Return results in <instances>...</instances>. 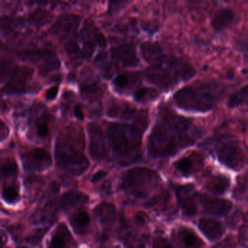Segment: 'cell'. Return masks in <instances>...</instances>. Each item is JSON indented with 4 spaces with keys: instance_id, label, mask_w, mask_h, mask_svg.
Wrapping results in <instances>:
<instances>
[{
    "instance_id": "cell-25",
    "label": "cell",
    "mask_w": 248,
    "mask_h": 248,
    "mask_svg": "<svg viewBox=\"0 0 248 248\" xmlns=\"http://www.w3.org/2000/svg\"><path fill=\"white\" fill-rule=\"evenodd\" d=\"M52 19L50 12L44 8H37L29 15L28 21L34 27L40 28L50 23Z\"/></svg>"
},
{
    "instance_id": "cell-33",
    "label": "cell",
    "mask_w": 248,
    "mask_h": 248,
    "mask_svg": "<svg viewBox=\"0 0 248 248\" xmlns=\"http://www.w3.org/2000/svg\"><path fill=\"white\" fill-rule=\"evenodd\" d=\"M47 231H48V230H46V229H39V230H36L34 233L28 237V243H30L32 246H37L42 241V238H43Z\"/></svg>"
},
{
    "instance_id": "cell-36",
    "label": "cell",
    "mask_w": 248,
    "mask_h": 248,
    "mask_svg": "<svg viewBox=\"0 0 248 248\" xmlns=\"http://www.w3.org/2000/svg\"><path fill=\"white\" fill-rule=\"evenodd\" d=\"M114 84H115L116 88L122 90V89L128 87V84H129V78H128V77H127L125 74H119V75L116 76V78H115Z\"/></svg>"
},
{
    "instance_id": "cell-17",
    "label": "cell",
    "mask_w": 248,
    "mask_h": 248,
    "mask_svg": "<svg viewBox=\"0 0 248 248\" xmlns=\"http://www.w3.org/2000/svg\"><path fill=\"white\" fill-rule=\"evenodd\" d=\"M49 248H77L76 242L66 224H61L57 227L51 238Z\"/></svg>"
},
{
    "instance_id": "cell-41",
    "label": "cell",
    "mask_w": 248,
    "mask_h": 248,
    "mask_svg": "<svg viewBox=\"0 0 248 248\" xmlns=\"http://www.w3.org/2000/svg\"><path fill=\"white\" fill-rule=\"evenodd\" d=\"M94 41L97 45L101 47H105L107 45V42H106V37L104 35L101 33H96L94 36Z\"/></svg>"
},
{
    "instance_id": "cell-26",
    "label": "cell",
    "mask_w": 248,
    "mask_h": 248,
    "mask_svg": "<svg viewBox=\"0 0 248 248\" xmlns=\"http://www.w3.org/2000/svg\"><path fill=\"white\" fill-rule=\"evenodd\" d=\"M135 109L127 103H115L109 107L108 115L111 117L130 119L135 115Z\"/></svg>"
},
{
    "instance_id": "cell-4",
    "label": "cell",
    "mask_w": 248,
    "mask_h": 248,
    "mask_svg": "<svg viewBox=\"0 0 248 248\" xmlns=\"http://www.w3.org/2000/svg\"><path fill=\"white\" fill-rule=\"evenodd\" d=\"M196 74L193 65L176 57L165 56L158 63L145 71L147 81L163 90H168L181 81H187Z\"/></svg>"
},
{
    "instance_id": "cell-1",
    "label": "cell",
    "mask_w": 248,
    "mask_h": 248,
    "mask_svg": "<svg viewBox=\"0 0 248 248\" xmlns=\"http://www.w3.org/2000/svg\"><path fill=\"white\" fill-rule=\"evenodd\" d=\"M192 121L176 114L164 108L150 134L148 150L155 158L170 157L178 152L195 144V139L190 131Z\"/></svg>"
},
{
    "instance_id": "cell-34",
    "label": "cell",
    "mask_w": 248,
    "mask_h": 248,
    "mask_svg": "<svg viewBox=\"0 0 248 248\" xmlns=\"http://www.w3.org/2000/svg\"><path fill=\"white\" fill-rule=\"evenodd\" d=\"M96 43L95 41L88 40L84 44L81 51L82 56L84 58H89L94 53Z\"/></svg>"
},
{
    "instance_id": "cell-29",
    "label": "cell",
    "mask_w": 248,
    "mask_h": 248,
    "mask_svg": "<svg viewBox=\"0 0 248 248\" xmlns=\"http://www.w3.org/2000/svg\"><path fill=\"white\" fill-rule=\"evenodd\" d=\"M248 102V85L245 86L241 90L233 94L228 100L230 108H237Z\"/></svg>"
},
{
    "instance_id": "cell-45",
    "label": "cell",
    "mask_w": 248,
    "mask_h": 248,
    "mask_svg": "<svg viewBox=\"0 0 248 248\" xmlns=\"http://www.w3.org/2000/svg\"><path fill=\"white\" fill-rule=\"evenodd\" d=\"M106 174H107V173H106V172L104 171V170H99V171H98L97 173L93 175L91 179V182L96 183V182H99V181L101 180L103 177H105Z\"/></svg>"
},
{
    "instance_id": "cell-15",
    "label": "cell",
    "mask_w": 248,
    "mask_h": 248,
    "mask_svg": "<svg viewBox=\"0 0 248 248\" xmlns=\"http://www.w3.org/2000/svg\"><path fill=\"white\" fill-rule=\"evenodd\" d=\"M114 59L120 62L125 67H136L138 64L136 49L131 44H124L112 48Z\"/></svg>"
},
{
    "instance_id": "cell-14",
    "label": "cell",
    "mask_w": 248,
    "mask_h": 248,
    "mask_svg": "<svg viewBox=\"0 0 248 248\" xmlns=\"http://www.w3.org/2000/svg\"><path fill=\"white\" fill-rule=\"evenodd\" d=\"M199 199L205 212L212 215L224 217L232 208V202L228 200L214 198L205 194L199 195Z\"/></svg>"
},
{
    "instance_id": "cell-8",
    "label": "cell",
    "mask_w": 248,
    "mask_h": 248,
    "mask_svg": "<svg viewBox=\"0 0 248 248\" xmlns=\"http://www.w3.org/2000/svg\"><path fill=\"white\" fill-rule=\"evenodd\" d=\"M20 59L33 62L39 67L43 74L56 71L61 66V62L55 53L47 49H32L18 54Z\"/></svg>"
},
{
    "instance_id": "cell-11",
    "label": "cell",
    "mask_w": 248,
    "mask_h": 248,
    "mask_svg": "<svg viewBox=\"0 0 248 248\" xmlns=\"http://www.w3.org/2000/svg\"><path fill=\"white\" fill-rule=\"evenodd\" d=\"M33 75V69L27 66L14 68L10 79L7 83L3 91L6 94H17L23 93L29 85Z\"/></svg>"
},
{
    "instance_id": "cell-48",
    "label": "cell",
    "mask_w": 248,
    "mask_h": 248,
    "mask_svg": "<svg viewBox=\"0 0 248 248\" xmlns=\"http://www.w3.org/2000/svg\"><path fill=\"white\" fill-rule=\"evenodd\" d=\"M25 248V247H19V248Z\"/></svg>"
},
{
    "instance_id": "cell-7",
    "label": "cell",
    "mask_w": 248,
    "mask_h": 248,
    "mask_svg": "<svg viewBox=\"0 0 248 248\" xmlns=\"http://www.w3.org/2000/svg\"><path fill=\"white\" fill-rule=\"evenodd\" d=\"M217 157L220 163L234 170H241L248 162L247 156L234 141L221 144L217 150Z\"/></svg>"
},
{
    "instance_id": "cell-22",
    "label": "cell",
    "mask_w": 248,
    "mask_h": 248,
    "mask_svg": "<svg viewBox=\"0 0 248 248\" xmlns=\"http://www.w3.org/2000/svg\"><path fill=\"white\" fill-rule=\"evenodd\" d=\"M94 212L100 224L109 227L115 221L116 208L113 204L102 203L96 207Z\"/></svg>"
},
{
    "instance_id": "cell-27",
    "label": "cell",
    "mask_w": 248,
    "mask_h": 248,
    "mask_svg": "<svg viewBox=\"0 0 248 248\" xmlns=\"http://www.w3.org/2000/svg\"><path fill=\"white\" fill-rule=\"evenodd\" d=\"M81 91L84 96L89 99L98 98L101 95L103 90L100 86V82L96 80H85L81 86Z\"/></svg>"
},
{
    "instance_id": "cell-47",
    "label": "cell",
    "mask_w": 248,
    "mask_h": 248,
    "mask_svg": "<svg viewBox=\"0 0 248 248\" xmlns=\"http://www.w3.org/2000/svg\"><path fill=\"white\" fill-rule=\"evenodd\" d=\"M106 56H107V55H106V54L105 53V52H100V53H99V55H97V57H96V62H98V61H103V60H104L105 58H106Z\"/></svg>"
},
{
    "instance_id": "cell-10",
    "label": "cell",
    "mask_w": 248,
    "mask_h": 248,
    "mask_svg": "<svg viewBox=\"0 0 248 248\" xmlns=\"http://www.w3.org/2000/svg\"><path fill=\"white\" fill-rule=\"evenodd\" d=\"M22 162L25 170L29 171H43L52 165V157L46 150L42 148L32 149L22 156Z\"/></svg>"
},
{
    "instance_id": "cell-18",
    "label": "cell",
    "mask_w": 248,
    "mask_h": 248,
    "mask_svg": "<svg viewBox=\"0 0 248 248\" xmlns=\"http://www.w3.org/2000/svg\"><path fill=\"white\" fill-rule=\"evenodd\" d=\"M235 20L236 14L231 9L221 8L213 16L211 26L215 31H224L231 28Z\"/></svg>"
},
{
    "instance_id": "cell-35",
    "label": "cell",
    "mask_w": 248,
    "mask_h": 248,
    "mask_svg": "<svg viewBox=\"0 0 248 248\" xmlns=\"http://www.w3.org/2000/svg\"><path fill=\"white\" fill-rule=\"evenodd\" d=\"M65 49L67 53L71 56H77L80 53V46L74 40L67 42L65 45Z\"/></svg>"
},
{
    "instance_id": "cell-12",
    "label": "cell",
    "mask_w": 248,
    "mask_h": 248,
    "mask_svg": "<svg viewBox=\"0 0 248 248\" xmlns=\"http://www.w3.org/2000/svg\"><path fill=\"white\" fill-rule=\"evenodd\" d=\"M89 134V152L94 160H103L107 157L104 137L100 127L96 123L87 125Z\"/></svg>"
},
{
    "instance_id": "cell-39",
    "label": "cell",
    "mask_w": 248,
    "mask_h": 248,
    "mask_svg": "<svg viewBox=\"0 0 248 248\" xmlns=\"http://www.w3.org/2000/svg\"><path fill=\"white\" fill-rule=\"evenodd\" d=\"M152 248H174L169 243L168 240L163 237H159L153 242Z\"/></svg>"
},
{
    "instance_id": "cell-5",
    "label": "cell",
    "mask_w": 248,
    "mask_h": 248,
    "mask_svg": "<svg viewBox=\"0 0 248 248\" xmlns=\"http://www.w3.org/2000/svg\"><path fill=\"white\" fill-rule=\"evenodd\" d=\"M218 92L209 84L187 86L173 95L175 104L188 111L207 112L214 108L218 100Z\"/></svg>"
},
{
    "instance_id": "cell-6",
    "label": "cell",
    "mask_w": 248,
    "mask_h": 248,
    "mask_svg": "<svg viewBox=\"0 0 248 248\" xmlns=\"http://www.w3.org/2000/svg\"><path fill=\"white\" fill-rule=\"evenodd\" d=\"M160 178L155 170L144 167L130 169L122 178V186L128 195L138 198L148 196L157 188Z\"/></svg>"
},
{
    "instance_id": "cell-40",
    "label": "cell",
    "mask_w": 248,
    "mask_h": 248,
    "mask_svg": "<svg viewBox=\"0 0 248 248\" xmlns=\"http://www.w3.org/2000/svg\"><path fill=\"white\" fill-rule=\"evenodd\" d=\"M49 132V128H48V124L45 122H39L36 126V133L37 135L41 138L47 137Z\"/></svg>"
},
{
    "instance_id": "cell-21",
    "label": "cell",
    "mask_w": 248,
    "mask_h": 248,
    "mask_svg": "<svg viewBox=\"0 0 248 248\" xmlns=\"http://www.w3.org/2000/svg\"><path fill=\"white\" fill-rule=\"evenodd\" d=\"M143 58L151 65H155L165 56L161 47L157 44L152 42H144L141 46Z\"/></svg>"
},
{
    "instance_id": "cell-2",
    "label": "cell",
    "mask_w": 248,
    "mask_h": 248,
    "mask_svg": "<svg viewBox=\"0 0 248 248\" xmlns=\"http://www.w3.org/2000/svg\"><path fill=\"white\" fill-rule=\"evenodd\" d=\"M144 131V128L136 124H111L109 125V144L120 164H129L139 157Z\"/></svg>"
},
{
    "instance_id": "cell-37",
    "label": "cell",
    "mask_w": 248,
    "mask_h": 248,
    "mask_svg": "<svg viewBox=\"0 0 248 248\" xmlns=\"http://www.w3.org/2000/svg\"><path fill=\"white\" fill-rule=\"evenodd\" d=\"M129 0H109V10L111 13L120 10L124 6L126 5Z\"/></svg>"
},
{
    "instance_id": "cell-46",
    "label": "cell",
    "mask_w": 248,
    "mask_h": 248,
    "mask_svg": "<svg viewBox=\"0 0 248 248\" xmlns=\"http://www.w3.org/2000/svg\"><path fill=\"white\" fill-rule=\"evenodd\" d=\"M74 114H75L76 117L80 120H83L84 119V112L80 105H77L74 108Z\"/></svg>"
},
{
    "instance_id": "cell-30",
    "label": "cell",
    "mask_w": 248,
    "mask_h": 248,
    "mask_svg": "<svg viewBox=\"0 0 248 248\" xmlns=\"http://www.w3.org/2000/svg\"><path fill=\"white\" fill-rule=\"evenodd\" d=\"M17 166L13 159L9 158L4 160L1 165V176L5 179L16 177L17 175Z\"/></svg>"
},
{
    "instance_id": "cell-44",
    "label": "cell",
    "mask_w": 248,
    "mask_h": 248,
    "mask_svg": "<svg viewBox=\"0 0 248 248\" xmlns=\"http://www.w3.org/2000/svg\"><path fill=\"white\" fill-rule=\"evenodd\" d=\"M9 131L8 127L6 125L4 122H1V128H0V136H1V141H3L4 139L7 138V136H8Z\"/></svg>"
},
{
    "instance_id": "cell-19",
    "label": "cell",
    "mask_w": 248,
    "mask_h": 248,
    "mask_svg": "<svg viewBox=\"0 0 248 248\" xmlns=\"http://www.w3.org/2000/svg\"><path fill=\"white\" fill-rule=\"evenodd\" d=\"M198 226L204 235L212 241L220 238L224 231L222 224L214 218H200Z\"/></svg>"
},
{
    "instance_id": "cell-28",
    "label": "cell",
    "mask_w": 248,
    "mask_h": 248,
    "mask_svg": "<svg viewBox=\"0 0 248 248\" xmlns=\"http://www.w3.org/2000/svg\"><path fill=\"white\" fill-rule=\"evenodd\" d=\"M176 169L183 176L192 175L195 171V162L189 157H183L175 163Z\"/></svg>"
},
{
    "instance_id": "cell-24",
    "label": "cell",
    "mask_w": 248,
    "mask_h": 248,
    "mask_svg": "<svg viewBox=\"0 0 248 248\" xmlns=\"http://www.w3.org/2000/svg\"><path fill=\"white\" fill-rule=\"evenodd\" d=\"M90 217L85 211H80L72 216L70 220L71 227L77 234L83 235L88 230Z\"/></svg>"
},
{
    "instance_id": "cell-43",
    "label": "cell",
    "mask_w": 248,
    "mask_h": 248,
    "mask_svg": "<svg viewBox=\"0 0 248 248\" xmlns=\"http://www.w3.org/2000/svg\"><path fill=\"white\" fill-rule=\"evenodd\" d=\"M26 4L29 5H42L45 6L50 2L51 0H25Z\"/></svg>"
},
{
    "instance_id": "cell-13",
    "label": "cell",
    "mask_w": 248,
    "mask_h": 248,
    "mask_svg": "<svg viewBox=\"0 0 248 248\" xmlns=\"http://www.w3.org/2000/svg\"><path fill=\"white\" fill-rule=\"evenodd\" d=\"M176 195L184 215L193 217L198 212L196 192L192 185H181L176 188Z\"/></svg>"
},
{
    "instance_id": "cell-38",
    "label": "cell",
    "mask_w": 248,
    "mask_h": 248,
    "mask_svg": "<svg viewBox=\"0 0 248 248\" xmlns=\"http://www.w3.org/2000/svg\"><path fill=\"white\" fill-rule=\"evenodd\" d=\"M12 69V65L10 62L7 61H1V82L4 81V79L8 77L10 74H12L13 70Z\"/></svg>"
},
{
    "instance_id": "cell-16",
    "label": "cell",
    "mask_w": 248,
    "mask_h": 248,
    "mask_svg": "<svg viewBox=\"0 0 248 248\" xmlns=\"http://www.w3.org/2000/svg\"><path fill=\"white\" fill-rule=\"evenodd\" d=\"M81 18L75 15H64L54 23L52 31L58 35H68L77 31Z\"/></svg>"
},
{
    "instance_id": "cell-42",
    "label": "cell",
    "mask_w": 248,
    "mask_h": 248,
    "mask_svg": "<svg viewBox=\"0 0 248 248\" xmlns=\"http://www.w3.org/2000/svg\"><path fill=\"white\" fill-rule=\"evenodd\" d=\"M58 93V87H52L47 92L46 99L48 100H52L57 97Z\"/></svg>"
},
{
    "instance_id": "cell-20",
    "label": "cell",
    "mask_w": 248,
    "mask_h": 248,
    "mask_svg": "<svg viewBox=\"0 0 248 248\" xmlns=\"http://www.w3.org/2000/svg\"><path fill=\"white\" fill-rule=\"evenodd\" d=\"M176 239L182 248H201L203 246V241L186 227H180L178 230Z\"/></svg>"
},
{
    "instance_id": "cell-3",
    "label": "cell",
    "mask_w": 248,
    "mask_h": 248,
    "mask_svg": "<svg viewBox=\"0 0 248 248\" xmlns=\"http://www.w3.org/2000/svg\"><path fill=\"white\" fill-rule=\"evenodd\" d=\"M83 135L76 130H66L58 137L55 144V160L58 166L73 176L83 174L89 166V161L83 154Z\"/></svg>"
},
{
    "instance_id": "cell-23",
    "label": "cell",
    "mask_w": 248,
    "mask_h": 248,
    "mask_svg": "<svg viewBox=\"0 0 248 248\" xmlns=\"http://www.w3.org/2000/svg\"><path fill=\"white\" fill-rule=\"evenodd\" d=\"M207 189L214 194H224L228 190L230 180L228 177L222 175L211 176L206 182Z\"/></svg>"
},
{
    "instance_id": "cell-9",
    "label": "cell",
    "mask_w": 248,
    "mask_h": 248,
    "mask_svg": "<svg viewBox=\"0 0 248 248\" xmlns=\"http://www.w3.org/2000/svg\"><path fill=\"white\" fill-rule=\"evenodd\" d=\"M88 196L83 192L77 191H70L64 194L56 201L49 202L45 207V211L54 219V212L56 211H66L72 208H77L88 202Z\"/></svg>"
},
{
    "instance_id": "cell-32",
    "label": "cell",
    "mask_w": 248,
    "mask_h": 248,
    "mask_svg": "<svg viewBox=\"0 0 248 248\" xmlns=\"http://www.w3.org/2000/svg\"><path fill=\"white\" fill-rule=\"evenodd\" d=\"M2 198L7 203L14 204L18 202L20 195L16 188L13 186H9L3 189Z\"/></svg>"
},
{
    "instance_id": "cell-31",
    "label": "cell",
    "mask_w": 248,
    "mask_h": 248,
    "mask_svg": "<svg viewBox=\"0 0 248 248\" xmlns=\"http://www.w3.org/2000/svg\"><path fill=\"white\" fill-rule=\"evenodd\" d=\"M158 95V92L154 89L142 88L135 92L134 99L138 102L148 101L155 100Z\"/></svg>"
}]
</instances>
